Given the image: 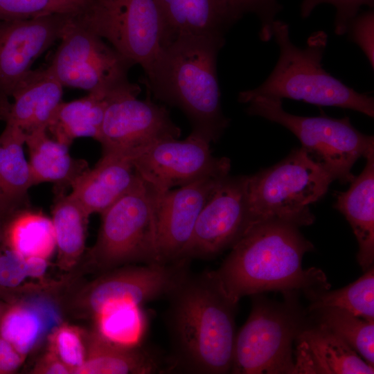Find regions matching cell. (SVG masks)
Returning a JSON list of instances; mask_svg holds the SVG:
<instances>
[{
	"label": "cell",
	"instance_id": "obj_38",
	"mask_svg": "<svg viewBox=\"0 0 374 374\" xmlns=\"http://www.w3.org/2000/svg\"><path fill=\"white\" fill-rule=\"evenodd\" d=\"M24 356L7 340L0 337V371L9 372L18 368Z\"/></svg>",
	"mask_w": 374,
	"mask_h": 374
},
{
	"label": "cell",
	"instance_id": "obj_10",
	"mask_svg": "<svg viewBox=\"0 0 374 374\" xmlns=\"http://www.w3.org/2000/svg\"><path fill=\"white\" fill-rule=\"evenodd\" d=\"M299 331L287 313L265 302L254 303L235 335L231 373L293 374L292 343Z\"/></svg>",
	"mask_w": 374,
	"mask_h": 374
},
{
	"label": "cell",
	"instance_id": "obj_32",
	"mask_svg": "<svg viewBox=\"0 0 374 374\" xmlns=\"http://www.w3.org/2000/svg\"><path fill=\"white\" fill-rule=\"evenodd\" d=\"M42 330V322L39 314L24 306H17L8 311L0 327L1 337L23 355L33 348Z\"/></svg>",
	"mask_w": 374,
	"mask_h": 374
},
{
	"label": "cell",
	"instance_id": "obj_7",
	"mask_svg": "<svg viewBox=\"0 0 374 374\" xmlns=\"http://www.w3.org/2000/svg\"><path fill=\"white\" fill-rule=\"evenodd\" d=\"M157 197L158 192L139 177L123 195L100 213L97 240L89 253L96 265L112 269L128 263L159 262Z\"/></svg>",
	"mask_w": 374,
	"mask_h": 374
},
{
	"label": "cell",
	"instance_id": "obj_29",
	"mask_svg": "<svg viewBox=\"0 0 374 374\" xmlns=\"http://www.w3.org/2000/svg\"><path fill=\"white\" fill-rule=\"evenodd\" d=\"M320 324L341 337L370 366H374V320L337 308H324Z\"/></svg>",
	"mask_w": 374,
	"mask_h": 374
},
{
	"label": "cell",
	"instance_id": "obj_37",
	"mask_svg": "<svg viewBox=\"0 0 374 374\" xmlns=\"http://www.w3.org/2000/svg\"><path fill=\"white\" fill-rule=\"evenodd\" d=\"M27 277L26 258L10 249L0 256V285L13 287Z\"/></svg>",
	"mask_w": 374,
	"mask_h": 374
},
{
	"label": "cell",
	"instance_id": "obj_43",
	"mask_svg": "<svg viewBox=\"0 0 374 374\" xmlns=\"http://www.w3.org/2000/svg\"></svg>",
	"mask_w": 374,
	"mask_h": 374
},
{
	"label": "cell",
	"instance_id": "obj_39",
	"mask_svg": "<svg viewBox=\"0 0 374 374\" xmlns=\"http://www.w3.org/2000/svg\"><path fill=\"white\" fill-rule=\"evenodd\" d=\"M35 371L46 374L71 373V370L51 350L36 366Z\"/></svg>",
	"mask_w": 374,
	"mask_h": 374
},
{
	"label": "cell",
	"instance_id": "obj_16",
	"mask_svg": "<svg viewBox=\"0 0 374 374\" xmlns=\"http://www.w3.org/2000/svg\"><path fill=\"white\" fill-rule=\"evenodd\" d=\"M189 261L143 264L112 272L91 287L88 305L96 314L112 303H129L139 307L157 299H167L189 271Z\"/></svg>",
	"mask_w": 374,
	"mask_h": 374
},
{
	"label": "cell",
	"instance_id": "obj_3",
	"mask_svg": "<svg viewBox=\"0 0 374 374\" xmlns=\"http://www.w3.org/2000/svg\"><path fill=\"white\" fill-rule=\"evenodd\" d=\"M224 36L179 37L163 46L142 82L156 100L180 109L192 132L217 142L230 119L221 106L217 73V55Z\"/></svg>",
	"mask_w": 374,
	"mask_h": 374
},
{
	"label": "cell",
	"instance_id": "obj_1",
	"mask_svg": "<svg viewBox=\"0 0 374 374\" xmlns=\"http://www.w3.org/2000/svg\"><path fill=\"white\" fill-rule=\"evenodd\" d=\"M167 299L171 371L231 373L237 305L226 298L211 271H188Z\"/></svg>",
	"mask_w": 374,
	"mask_h": 374
},
{
	"label": "cell",
	"instance_id": "obj_2",
	"mask_svg": "<svg viewBox=\"0 0 374 374\" xmlns=\"http://www.w3.org/2000/svg\"><path fill=\"white\" fill-rule=\"evenodd\" d=\"M231 249L220 267L211 273L235 305L244 296L268 291L312 293L330 287L321 270L303 268L304 254L314 247L296 226L280 222L256 225Z\"/></svg>",
	"mask_w": 374,
	"mask_h": 374
},
{
	"label": "cell",
	"instance_id": "obj_33",
	"mask_svg": "<svg viewBox=\"0 0 374 374\" xmlns=\"http://www.w3.org/2000/svg\"><path fill=\"white\" fill-rule=\"evenodd\" d=\"M50 341L51 351L71 370V373H77L86 358L80 330L62 325L52 333Z\"/></svg>",
	"mask_w": 374,
	"mask_h": 374
},
{
	"label": "cell",
	"instance_id": "obj_31",
	"mask_svg": "<svg viewBox=\"0 0 374 374\" xmlns=\"http://www.w3.org/2000/svg\"><path fill=\"white\" fill-rule=\"evenodd\" d=\"M93 0H0V20H19L51 15L78 16Z\"/></svg>",
	"mask_w": 374,
	"mask_h": 374
},
{
	"label": "cell",
	"instance_id": "obj_40",
	"mask_svg": "<svg viewBox=\"0 0 374 374\" xmlns=\"http://www.w3.org/2000/svg\"><path fill=\"white\" fill-rule=\"evenodd\" d=\"M27 276L33 278L42 277L47 269V259L31 256L26 258Z\"/></svg>",
	"mask_w": 374,
	"mask_h": 374
},
{
	"label": "cell",
	"instance_id": "obj_11",
	"mask_svg": "<svg viewBox=\"0 0 374 374\" xmlns=\"http://www.w3.org/2000/svg\"><path fill=\"white\" fill-rule=\"evenodd\" d=\"M140 87L121 93L109 102L98 141L102 154H114L131 160L146 148L164 139H178L181 129L169 111L152 101L137 98Z\"/></svg>",
	"mask_w": 374,
	"mask_h": 374
},
{
	"label": "cell",
	"instance_id": "obj_25",
	"mask_svg": "<svg viewBox=\"0 0 374 374\" xmlns=\"http://www.w3.org/2000/svg\"><path fill=\"white\" fill-rule=\"evenodd\" d=\"M112 98L88 93L70 102H62L47 131L53 139L69 146L74 139L90 137L98 140L107 106Z\"/></svg>",
	"mask_w": 374,
	"mask_h": 374
},
{
	"label": "cell",
	"instance_id": "obj_6",
	"mask_svg": "<svg viewBox=\"0 0 374 374\" xmlns=\"http://www.w3.org/2000/svg\"><path fill=\"white\" fill-rule=\"evenodd\" d=\"M245 104L247 113L278 123L301 141L307 155L333 181L352 182L351 169L357 160L374 148L373 136L357 130L348 116L330 118L326 114L308 117L292 114L283 107L282 100L256 96Z\"/></svg>",
	"mask_w": 374,
	"mask_h": 374
},
{
	"label": "cell",
	"instance_id": "obj_30",
	"mask_svg": "<svg viewBox=\"0 0 374 374\" xmlns=\"http://www.w3.org/2000/svg\"><path fill=\"white\" fill-rule=\"evenodd\" d=\"M98 332L123 346L139 344L143 330L139 307L129 303H112L96 314Z\"/></svg>",
	"mask_w": 374,
	"mask_h": 374
},
{
	"label": "cell",
	"instance_id": "obj_17",
	"mask_svg": "<svg viewBox=\"0 0 374 374\" xmlns=\"http://www.w3.org/2000/svg\"><path fill=\"white\" fill-rule=\"evenodd\" d=\"M294 374H373L347 343L326 326L300 330L296 337Z\"/></svg>",
	"mask_w": 374,
	"mask_h": 374
},
{
	"label": "cell",
	"instance_id": "obj_23",
	"mask_svg": "<svg viewBox=\"0 0 374 374\" xmlns=\"http://www.w3.org/2000/svg\"><path fill=\"white\" fill-rule=\"evenodd\" d=\"M24 144V132L6 123L0 134V220L30 206L28 190L35 184Z\"/></svg>",
	"mask_w": 374,
	"mask_h": 374
},
{
	"label": "cell",
	"instance_id": "obj_42",
	"mask_svg": "<svg viewBox=\"0 0 374 374\" xmlns=\"http://www.w3.org/2000/svg\"><path fill=\"white\" fill-rule=\"evenodd\" d=\"M1 372V371H0Z\"/></svg>",
	"mask_w": 374,
	"mask_h": 374
},
{
	"label": "cell",
	"instance_id": "obj_26",
	"mask_svg": "<svg viewBox=\"0 0 374 374\" xmlns=\"http://www.w3.org/2000/svg\"><path fill=\"white\" fill-rule=\"evenodd\" d=\"M7 219L6 239L10 249L24 258H48L55 247L52 220L30 206L21 208Z\"/></svg>",
	"mask_w": 374,
	"mask_h": 374
},
{
	"label": "cell",
	"instance_id": "obj_18",
	"mask_svg": "<svg viewBox=\"0 0 374 374\" xmlns=\"http://www.w3.org/2000/svg\"><path fill=\"white\" fill-rule=\"evenodd\" d=\"M156 1L163 20V46L179 37H225L238 21L226 0Z\"/></svg>",
	"mask_w": 374,
	"mask_h": 374
},
{
	"label": "cell",
	"instance_id": "obj_15",
	"mask_svg": "<svg viewBox=\"0 0 374 374\" xmlns=\"http://www.w3.org/2000/svg\"><path fill=\"white\" fill-rule=\"evenodd\" d=\"M225 177H205L176 189L158 193L157 239L159 262L188 260L185 252L197 217Z\"/></svg>",
	"mask_w": 374,
	"mask_h": 374
},
{
	"label": "cell",
	"instance_id": "obj_35",
	"mask_svg": "<svg viewBox=\"0 0 374 374\" xmlns=\"http://www.w3.org/2000/svg\"><path fill=\"white\" fill-rule=\"evenodd\" d=\"M330 3L336 8L335 33L337 35L346 33L348 26L359 13L360 8L367 6L373 8L374 0H303L301 4V15L305 19L319 4Z\"/></svg>",
	"mask_w": 374,
	"mask_h": 374
},
{
	"label": "cell",
	"instance_id": "obj_36",
	"mask_svg": "<svg viewBox=\"0 0 374 374\" xmlns=\"http://www.w3.org/2000/svg\"><path fill=\"white\" fill-rule=\"evenodd\" d=\"M374 12L370 8L358 13L348 26L346 33L350 41L356 44L374 68Z\"/></svg>",
	"mask_w": 374,
	"mask_h": 374
},
{
	"label": "cell",
	"instance_id": "obj_41",
	"mask_svg": "<svg viewBox=\"0 0 374 374\" xmlns=\"http://www.w3.org/2000/svg\"><path fill=\"white\" fill-rule=\"evenodd\" d=\"M10 105L9 98L0 93V120L6 121Z\"/></svg>",
	"mask_w": 374,
	"mask_h": 374
},
{
	"label": "cell",
	"instance_id": "obj_12",
	"mask_svg": "<svg viewBox=\"0 0 374 374\" xmlns=\"http://www.w3.org/2000/svg\"><path fill=\"white\" fill-rule=\"evenodd\" d=\"M210 144L191 132L184 140L157 141L130 161L143 180L163 193L202 178L229 175L230 159L215 157Z\"/></svg>",
	"mask_w": 374,
	"mask_h": 374
},
{
	"label": "cell",
	"instance_id": "obj_20",
	"mask_svg": "<svg viewBox=\"0 0 374 374\" xmlns=\"http://www.w3.org/2000/svg\"><path fill=\"white\" fill-rule=\"evenodd\" d=\"M139 177L130 159L102 154L93 168H89L73 183L69 195L89 215L100 214L123 195Z\"/></svg>",
	"mask_w": 374,
	"mask_h": 374
},
{
	"label": "cell",
	"instance_id": "obj_13",
	"mask_svg": "<svg viewBox=\"0 0 374 374\" xmlns=\"http://www.w3.org/2000/svg\"><path fill=\"white\" fill-rule=\"evenodd\" d=\"M248 229L247 175H228L202 209L185 258H213L231 248Z\"/></svg>",
	"mask_w": 374,
	"mask_h": 374
},
{
	"label": "cell",
	"instance_id": "obj_22",
	"mask_svg": "<svg viewBox=\"0 0 374 374\" xmlns=\"http://www.w3.org/2000/svg\"><path fill=\"white\" fill-rule=\"evenodd\" d=\"M365 158L364 170L346 191L337 194L335 204L353 229L359 245L357 261L364 271L374 262V148Z\"/></svg>",
	"mask_w": 374,
	"mask_h": 374
},
{
	"label": "cell",
	"instance_id": "obj_27",
	"mask_svg": "<svg viewBox=\"0 0 374 374\" xmlns=\"http://www.w3.org/2000/svg\"><path fill=\"white\" fill-rule=\"evenodd\" d=\"M89 217L69 194L54 193L51 220L59 262L63 268L75 265L83 253Z\"/></svg>",
	"mask_w": 374,
	"mask_h": 374
},
{
	"label": "cell",
	"instance_id": "obj_21",
	"mask_svg": "<svg viewBox=\"0 0 374 374\" xmlns=\"http://www.w3.org/2000/svg\"><path fill=\"white\" fill-rule=\"evenodd\" d=\"M171 371L170 363L139 344L123 346L98 332L89 338L87 353L78 374H153Z\"/></svg>",
	"mask_w": 374,
	"mask_h": 374
},
{
	"label": "cell",
	"instance_id": "obj_19",
	"mask_svg": "<svg viewBox=\"0 0 374 374\" xmlns=\"http://www.w3.org/2000/svg\"><path fill=\"white\" fill-rule=\"evenodd\" d=\"M63 86L50 68L31 70L12 94L6 123L24 134L48 129L62 102Z\"/></svg>",
	"mask_w": 374,
	"mask_h": 374
},
{
	"label": "cell",
	"instance_id": "obj_24",
	"mask_svg": "<svg viewBox=\"0 0 374 374\" xmlns=\"http://www.w3.org/2000/svg\"><path fill=\"white\" fill-rule=\"evenodd\" d=\"M34 184H53V193L66 192L89 167L84 159L73 158L68 145L47 135L46 130L24 134Z\"/></svg>",
	"mask_w": 374,
	"mask_h": 374
},
{
	"label": "cell",
	"instance_id": "obj_34",
	"mask_svg": "<svg viewBox=\"0 0 374 374\" xmlns=\"http://www.w3.org/2000/svg\"><path fill=\"white\" fill-rule=\"evenodd\" d=\"M237 20L246 13L255 14L260 21L259 37L268 42L272 37V25L282 6L277 0H226Z\"/></svg>",
	"mask_w": 374,
	"mask_h": 374
},
{
	"label": "cell",
	"instance_id": "obj_9",
	"mask_svg": "<svg viewBox=\"0 0 374 374\" xmlns=\"http://www.w3.org/2000/svg\"><path fill=\"white\" fill-rule=\"evenodd\" d=\"M76 17L145 75L161 53L163 25L156 0H93Z\"/></svg>",
	"mask_w": 374,
	"mask_h": 374
},
{
	"label": "cell",
	"instance_id": "obj_28",
	"mask_svg": "<svg viewBox=\"0 0 374 374\" xmlns=\"http://www.w3.org/2000/svg\"><path fill=\"white\" fill-rule=\"evenodd\" d=\"M314 293L317 294L310 306L311 311L337 308L358 317L374 320L373 266L357 280L341 289Z\"/></svg>",
	"mask_w": 374,
	"mask_h": 374
},
{
	"label": "cell",
	"instance_id": "obj_14",
	"mask_svg": "<svg viewBox=\"0 0 374 374\" xmlns=\"http://www.w3.org/2000/svg\"><path fill=\"white\" fill-rule=\"evenodd\" d=\"M73 17L0 20V93L11 97L36 59L60 40Z\"/></svg>",
	"mask_w": 374,
	"mask_h": 374
},
{
	"label": "cell",
	"instance_id": "obj_4",
	"mask_svg": "<svg viewBox=\"0 0 374 374\" xmlns=\"http://www.w3.org/2000/svg\"><path fill=\"white\" fill-rule=\"evenodd\" d=\"M272 37L280 49L275 67L260 86L240 91L239 103L245 104L256 96L289 98L319 106L349 109L373 118V96L357 92L323 68L321 61L328 43L326 33L314 32L308 38L306 46L300 48L291 41L289 25L275 19Z\"/></svg>",
	"mask_w": 374,
	"mask_h": 374
},
{
	"label": "cell",
	"instance_id": "obj_8",
	"mask_svg": "<svg viewBox=\"0 0 374 374\" xmlns=\"http://www.w3.org/2000/svg\"><path fill=\"white\" fill-rule=\"evenodd\" d=\"M48 66L63 87L112 98L135 88L127 74L134 65L73 17Z\"/></svg>",
	"mask_w": 374,
	"mask_h": 374
},
{
	"label": "cell",
	"instance_id": "obj_5",
	"mask_svg": "<svg viewBox=\"0 0 374 374\" xmlns=\"http://www.w3.org/2000/svg\"><path fill=\"white\" fill-rule=\"evenodd\" d=\"M332 181L301 148L276 164L247 175L248 231L268 222L310 225L314 216L309 206L324 196Z\"/></svg>",
	"mask_w": 374,
	"mask_h": 374
}]
</instances>
